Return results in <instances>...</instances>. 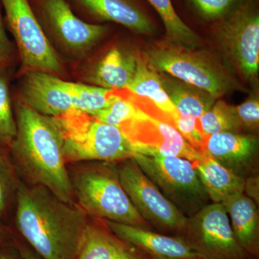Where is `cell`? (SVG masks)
I'll return each instance as SVG.
<instances>
[{"label": "cell", "mask_w": 259, "mask_h": 259, "mask_svg": "<svg viewBox=\"0 0 259 259\" xmlns=\"http://www.w3.org/2000/svg\"><path fill=\"white\" fill-rule=\"evenodd\" d=\"M30 4L39 23L73 52L90 51L108 32V25L88 23L79 18L66 0H32Z\"/></svg>", "instance_id": "11"}, {"label": "cell", "mask_w": 259, "mask_h": 259, "mask_svg": "<svg viewBox=\"0 0 259 259\" xmlns=\"http://www.w3.org/2000/svg\"><path fill=\"white\" fill-rule=\"evenodd\" d=\"M136 151L133 159L185 217H192L209 204L193 162L146 148H136Z\"/></svg>", "instance_id": "6"}, {"label": "cell", "mask_w": 259, "mask_h": 259, "mask_svg": "<svg viewBox=\"0 0 259 259\" xmlns=\"http://www.w3.org/2000/svg\"><path fill=\"white\" fill-rule=\"evenodd\" d=\"M242 0H183L196 18L203 23H215L228 15Z\"/></svg>", "instance_id": "28"}, {"label": "cell", "mask_w": 259, "mask_h": 259, "mask_svg": "<svg viewBox=\"0 0 259 259\" xmlns=\"http://www.w3.org/2000/svg\"><path fill=\"white\" fill-rule=\"evenodd\" d=\"M148 66L208 93L215 100L243 90L230 70L208 51L164 40L148 46L141 54Z\"/></svg>", "instance_id": "4"}, {"label": "cell", "mask_w": 259, "mask_h": 259, "mask_svg": "<svg viewBox=\"0 0 259 259\" xmlns=\"http://www.w3.org/2000/svg\"><path fill=\"white\" fill-rule=\"evenodd\" d=\"M55 117L64 138L68 164L90 161L118 163L136 155L134 146L115 126L74 108Z\"/></svg>", "instance_id": "5"}, {"label": "cell", "mask_w": 259, "mask_h": 259, "mask_svg": "<svg viewBox=\"0 0 259 259\" xmlns=\"http://www.w3.org/2000/svg\"><path fill=\"white\" fill-rule=\"evenodd\" d=\"M89 221L77 204L66 203L47 187L20 182L15 228L42 259H75Z\"/></svg>", "instance_id": "1"}, {"label": "cell", "mask_w": 259, "mask_h": 259, "mask_svg": "<svg viewBox=\"0 0 259 259\" xmlns=\"http://www.w3.org/2000/svg\"><path fill=\"white\" fill-rule=\"evenodd\" d=\"M13 58V47L5 30L4 19L0 4V71H5Z\"/></svg>", "instance_id": "31"}, {"label": "cell", "mask_w": 259, "mask_h": 259, "mask_svg": "<svg viewBox=\"0 0 259 259\" xmlns=\"http://www.w3.org/2000/svg\"><path fill=\"white\" fill-rule=\"evenodd\" d=\"M104 223L117 239L153 259H201L182 237L111 221Z\"/></svg>", "instance_id": "16"}, {"label": "cell", "mask_w": 259, "mask_h": 259, "mask_svg": "<svg viewBox=\"0 0 259 259\" xmlns=\"http://www.w3.org/2000/svg\"><path fill=\"white\" fill-rule=\"evenodd\" d=\"M17 133L9 84L5 71H0V145L9 148Z\"/></svg>", "instance_id": "27"}, {"label": "cell", "mask_w": 259, "mask_h": 259, "mask_svg": "<svg viewBox=\"0 0 259 259\" xmlns=\"http://www.w3.org/2000/svg\"><path fill=\"white\" fill-rule=\"evenodd\" d=\"M204 138L219 133H241L233 111V106L217 100L199 118Z\"/></svg>", "instance_id": "26"}, {"label": "cell", "mask_w": 259, "mask_h": 259, "mask_svg": "<svg viewBox=\"0 0 259 259\" xmlns=\"http://www.w3.org/2000/svg\"><path fill=\"white\" fill-rule=\"evenodd\" d=\"M258 147L255 134L224 132L207 136L202 151L232 173L246 180L258 175Z\"/></svg>", "instance_id": "14"}, {"label": "cell", "mask_w": 259, "mask_h": 259, "mask_svg": "<svg viewBox=\"0 0 259 259\" xmlns=\"http://www.w3.org/2000/svg\"><path fill=\"white\" fill-rule=\"evenodd\" d=\"M20 180L9 148L0 145V218L4 220L15 207Z\"/></svg>", "instance_id": "24"}, {"label": "cell", "mask_w": 259, "mask_h": 259, "mask_svg": "<svg viewBox=\"0 0 259 259\" xmlns=\"http://www.w3.org/2000/svg\"><path fill=\"white\" fill-rule=\"evenodd\" d=\"M146 1L161 20L166 30V40L191 49H198L200 47V37L178 16L171 0Z\"/></svg>", "instance_id": "23"}, {"label": "cell", "mask_w": 259, "mask_h": 259, "mask_svg": "<svg viewBox=\"0 0 259 259\" xmlns=\"http://www.w3.org/2000/svg\"><path fill=\"white\" fill-rule=\"evenodd\" d=\"M3 220L0 218V248L13 241V237L10 234L9 230L3 223Z\"/></svg>", "instance_id": "34"}, {"label": "cell", "mask_w": 259, "mask_h": 259, "mask_svg": "<svg viewBox=\"0 0 259 259\" xmlns=\"http://www.w3.org/2000/svg\"><path fill=\"white\" fill-rule=\"evenodd\" d=\"M233 111L241 133L255 134L259 127V99L252 93L245 102L233 106Z\"/></svg>", "instance_id": "29"}, {"label": "cell", "mask_w": 259, "mask_h": 259, "mask_svg": "<svg viewBox=\"0 0 259 259\" xmlns=\"http://www.w3.org/2000/svg\"><path fill=\"white\" fill-rule=\"evenodd\" d=\"M258 181V175L245 180L244 192H243L245 195L253 199L257 204H258L259 201Z\"/></svg>", "instance_id": "32"}, {"label": "cell", "mask_w": 259, "mask_h": 259, "mask_svg": "<svg viewBox=\"0 0 259 259\" xmlns=\"http://www.w3.org/2000/svg\"><path fill=\"white\" fill-rule=\"evenodd\" d=\"M201 259H246L222 203H209L187 218L180 236Z\"/></svg>", "instance_id": "10"}, {"label": "cell", "mask_w": 259, "mask_h": 259, "mask_svg": "<svg viewBox=\"0 0 259 259\" xmlns=\"http://www.w3.org/2000/svg\"><path fill=\"white\" fill-rule=\"evenodd\" d=\"M0 259H23L14 239L12 243L0 248Z\"/></svg>", "instance_id": "33"}, {"label": "cell", "mask_w": 259, "mask_h": 259, "mask_svg": "<svg viewBox=\"0 0 259 259\" xmlns=\"http://www.w3.org/2000/svg\"><path fill=\"white\" fill-rule=\"evenodd\" d=\"M21 101L42 115L56 117L73 109L69 82L42 71H25L20 89Z\"/></svg>", "instance_id": "15"}, {"label": "cell", "mask_w": 259, "mask_h": 259, "mask_svg": "<svg viewBox=\"0 0 259 259\" xmlns=\"http://www.w3.org/2000/svg\"><path fill=\"white\" fill-rule=\"evenodd\" d=\"M194 166L209 200L222 203L230 196L244 192L245 180L227 169L203 151Z\"/></svg>", "instance_id": "18"}, {"label": "cell", "mask_w": 259, "mask_h": 259, "mask_svg": "<svg viewBox=\"0 0 259 259\" xmlns=\"http://www.w3.org/2000/svg\"><path fill=\"white\" fill-rule=\"evenodd\" d=\"M73 108L94 115L110 105L114 90L69 82Z\"/></svg>", "instance_id": "25"}, {"label": "cell", "mask_w": 259, "mask_h": 259, "mask_svg": "<svg viewBox=\"0 0 259 259\" xmlns=\"http://www.w3.org/2000/svg\"><path fill=\"white\" fill-rule=\"evenodd\" d=\"M68 170L76 203L89 218L153 230L121 185L117 163L76 162Z\"/></svg>", "instance_id": "3"}, {"label": "cell", "mask_w": 259, "mask_h": 259, "mask_svg": "<svg viewBox=\"0 0 259 259\" xmlns=\"http://www.w3.org/2000/svg\"><path fill=\"white\" fill-rule=\"evenodd\" d=\"M237 241L248 255L259 253V214L257 204L243 192L222 202Z\"/></svg>", "instance_id": "17"}, {"label": "cell", "mask_w": 259, "mask_h": 259, "mask_svg": "<svg viewBox=\"0 0 259 259\" xmlns=\"http://www.w3.org/2000/svg\"><path fill=\"white\" fill-rule=\"evenodd\" d=\"M121 185L145 221L161 233L180 236L187 218L171 203L133 158L117 163Z\"/></svg>", "instance_id": "8"}, {"label": "cell", "mask_w": 259, "mask_h": 259, "mask_svg": "<svg viewBox=\"0 0 259 259\" xmlns=\"http://www.w3.org/2000/svg\"><path fill=\"white\" fill-rule=\"evenodd\" d=\"M117 127L135 149L146 148L163 156H176L192 162L200 158V153L188 144L174 126L150 117L138 107L136 114Z\"/></svg>", "instance_id": "12"}, {"label": "cell", "mask_w": 259, "mask_h": 259, "mask_svg": "<svg viewBox=\"0 0 259 259\" xmlns=\"http://www.w3.org/2000/svg\"><path fill=\"white\" fill-rule=\"evenodd\" d=\"M136 64L137 55L114 48L97 64L90 81L108 90H125L134 79Z\"/></svg>", "instance_id": "19"}, {"label": "cell", "mask_w": 259, "mask_h": 259, "mask_svg": "<svg viewBox=\"0 0 259 259\" xmlns=\"http://www.w3.org/2000/svg\"><path fill=\"white\" fill-rule=\"evenodd\" d=\"M158 73L168 98L181 115L199 119L216 101L204 90L169 75Z\"/></svg>", "instance_id": "20"}, {"label": "cell", "mask_w": 259, "mask_h": 259, "mask_svg": "<svg viewBox=\"0 0 259 259\" xmlns=\"http://www.w3.org/2000/svg\"><path fill=\"white\" fill-rule=\"evenodd\" d=\"M14 241L23 259H42L31 248H29L28 245L19 243L18 241H15V240Z\"/></svg>", "instance_id": "35"}, {"label": "cell", "mask_w": 259, "mask_h": 259, "mask_svg": "<svg viewBox=\"0 0 259 259\" xmlns=\"http://www.w3.org/2000/svg\"><path fill=\"white\" fill-rule=\"evenodd\" d=\"M25 71L60 74L62 64L46 36L30 0H0Z\"/></svg>", "instance_id": "9"}, {"label": "cell", "mask_w": 259, "mask_h": 259, "mask_svg": "<svg viewBox=\"0 0 259 259\" xmlns=\"http://www.w3.org/2000/svg\"><path fill=\"white\" fill-rule=\"evenodd\" d=\"M89 221L75 259H117L118 239L103 221Z\"/></svg>", "instance_id": "22"}, {"label": "cell", "mask_w": 259, "mask_h": 259, "mask_svg": "<svg viewBox=\"0 0 259 259\" xmlns=\"http://www.w3.org/2000/svg\"><path fill=\"white\" fill-rule=\"evenodd\" d=\"M127 90L137 96L148 99L171 116L179 112L168 98L159 74L148 66L141 54H137L136 73Z\"/></svg>", "instance_id": "21"}, {"label": "cell", "mask_w": 259, "mask_h": 259, "mask_svg": "<svg viewBox=\"0 0 259 259\" xmlns=\"http://www.w3.org/2000/svg\"><path fill=\"white\" fill-rule=\"evenodd\" d=\"M211 26L228 62L242 79L255 82L259 69L258 0H242Z\"/></svg>", "instance_id": "7"}, {"label": "cell", "mask_w": 259, "mask_h": 259, "mask_svg": "<svg viewBox=\"0 0 259 259\" xmlns=\"http://www.w3.org/2000/svg\"><path fill=\"white\" fill-rule=\"evenodd\" d=\"M171 125L183 136L184 139L198 152L203 150L204 138L199 119L181 115L180 112L171 116Z\"/></svg>", "instance_id": "30"}, {"label": "cell", "mask_w": 259, "mask_h": 259, "mask_svg": "<svg viewBox=\"0 0 259 259\" xmlns=\"http://www.w3.org/2000/svg\"><path fill=\"white\" fill-rule=\"evenodd\" d=\"M117 259H140L129 250L128 246L118 239Z\"/></svg>", "instance_id": "36"}, {"label": "cell", "mask_w": 259, "mask_h": 259, "mask_svg": "<svg viewBox=\"0 0 259 259\" xmlns=\"http://www.w3.org/2000/svg\"><path fill=\"white\" fill-rule=\"evenodd\" d=\"M66 1L94 21L118 24L140 35H153L157 32V25L148 10L150 5H146V0Z\"/></svg>", "instance_id": "13"}, {"label": "cell", "mask_w": 259, "mask_h": 259, "mask_svg": "<svg viewBox=\"0 0 259 259\" xmlns=\"http://www.w3.org/2000/svg\"><path fill=\"white\" fill-rule=\"evenodd\" d=\"M15 111L17 133L9 151L20 180L47 187L66 203L76 204L56 117L37 113L21 100L15 103Z\"/></svg>", "instance_id": "2"}]
</instances>
